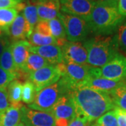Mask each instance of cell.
<instances>
[{
	"label": "cell",
	"instance_id": "1",
	"mask_svg": "<svg viewBox=\"0 0 126 126\" xmlns=\"http://www.w3.org/2000/svg\"><path fill=\"white\" fill-rule=\"evenodd\" d=\"M71 94L75 104L77 116L84 118L89 123L116 108L109 93L88 86H79L72 90Z\"/></svg>",
	"mask_w": 126,
	"mask_h": 126
},
{
	"label": "cell",
	"instance_id": "2",
	"mask_svg": "<svg viewBox=\"0 0 126 126\" xmlns=\"http://www.w3.org/2000/svg\"><path fill=\"white\" fill-rule=\"evenodd\" d=\"M126 19L119 14L117 6L96 2L88 23L95 36H110L116 33Z\"/></svg>",
	"mask_w": 126,
	"mask_h": 126
},
{
	"label": "cell",
	"instance_id": "3",
	"mask_svg": "<svg viewBox=\"0 0 126 126\" xmlns=\"http://www.w3.org/2000/svg\"><path fill=\"white\" fill-rule=\"evenodd\" d=\"M83 44L88 52L87 64L91 67H102L119 53L114 34L94 36L86 39Z\"/></svg>",
	"mask_w": 126,
	"mask_h": 126
},
{
	"label": "cell",
	"instance_id": "4",
	"mask_svg": "<svg viewBox=\"0 0 126 126\" xmlns=\"http://www.w3.org/2000/svg\"><path fill=\"white\" fill-rule=\"evenodd\" d=\"M68 93L70 91L59 80L57 83L37 92L33 102L27 107L36 111L50 113L59 99Z\"/></svg>",
	"mask_w": 126,
	"mask_h": 126
},
{
	"label": "cell",
	"instance_id": "5",
	"mask_svg": "<svg viewBox=\"0 0 126 126\" xmlns=\"http://www.w3.org/2000/svg\"><path fill=\"white\" fill-rule=\"evenodd\" d=\"M61 73L60 81L70 92L82 86L89 75L90 66L63 62L57 64Z\"/></svg>",
	"mask_w": 126,
	"mask_h": 126
},
{
	"label": "cell",
	"instance_id": "6",
	"mask_svg": "<svg viewBox=\"0 0 126 126\" xmlns=\"http://www.w3.org/2000/svg\"><path fill=\"white\" fill-rule=\"evenodd\" d=\"M58 18L61 20L69 41L81 42L87 39L90 31L88 22L83 18L70 14L59 12Z\"/></svg>",
	"mask_w": 126,
	"mask_h": 126
},
{
	"label": "cell",
	"instance_id": "7",
	"mask_svg": "<svg viewBox=\"0 0 126 126\" xmlns=\"http://www.w3.org/2000/svg\"><path fill=\"white\" fill-rule=\"evenodd\" d=\"M89 74L111 81H123L126 79V57L119 53L102 67H90Z\"/></svg>",
	"mask_w": 126,
	"mask_h": 126
},
{
	"label": "cell",
	"instance_id": "8",
	"mask_svg": "<svg viewBox=\"0 0 126 126\" xmlns=\"http://www.w3.org/2000/svg\"><path fill=\"white\" fill-rule=\"evenodd\" d=\"M50 113L53 116L55 126H68L77 117L76 107L71 92L63 95L53 107Z\"/></svg>",
	"mask_w": 126,
	"mask_h": 126
},
{
	"label": "cell",
	"instance_id": "9",
	"mask_svg": "<svg viewBox=\"0 0 126 126\" xmlns=\"http://www.w3.org/2000/svg\"><path fill=\"white\" fill-rule=\"evenodd\" d=\"M61 73L57 65L49 64L29 74V79L35 87L36 93L48 86L57 83Z\"/></svg>",
	"mask_w": 126,
	"mask_h": 126
},
{
	"label": "cell",
	"instance_id": "10",
	"mask_svg": "<svg viewBox=\"0 0 126 126\" xmlns=\"http://www.w3.org/2000/svg\"><path fill=\"white\" fill-rule=\"evenodd\" d=\"M96 2L95 0H60V11L78 16L88 22Z\"/></svg>",
	"mask_w": 126,
	"mask_h": 126
},
{
	"label": "cell",
	"instance_id": "11",
	"mask_svg": "<svg viewBox=\"0 0 126 126\" xmlns=\"http://www.w3.org/2000/svg\"><path fill=\"white\" fill-rule=\"evenodd\" d=\"M21 123L25 126H55L51 113L36 111L25 106L21 108Z\"/></svg>",
	"mask_w": 126,
	"mask_h": 126
},
{
	"label": "cell",
	"instance_id": "12",
	"mask_svg": "<svg viewBox=\"0 0 126 126\" xmlns=\"http://www.w3.org/2000/svg\"><path fill=\"white\" fill-rule=\"evenodd\" d=\"M61 48L63 51V62L81 65L88 64V52L81 42L67 41Z\"/></svg>",
	"mask_w": 126,
	"mask_h": 126
},
{
	"label": "cell",
	"instance_id": "13",
	"mask_svg": "<svg viewBox=\"0 0 126 126\" xmlns=\"http://www.w3.org/2000/svg\"><path fill=\"white\" fill-rule=\"evenodd\" d=\"M33 31L23 14H20L7 30V34L9 39L14 42L26 40Z\"/></svg>",
	"mask_w": 126,
	"mask_h": 126
},
{
	"label": "cell",
	"instance_id": "14",
	"mask_svg": "<svg viewBox=\"0 0 126 126\" xmlns=\"http://www.w3.org/2000/svg\"><path fill=\"white\" fill-rule=\"evenodd\" d=\"M30 52L39 55L52 65H57L63 62V51L58 45H48L44 46H31Z\"/></svg>",
	"mask_w": 126,
	"mask_h": 126
},
{
	"label": "cell",
	"instance_id": "15",
	"mask_svg": "<svg viewBox=\"0 0 126 126\" xmlns=\"http://www.w3.org/2000/svg\"><path fill=\"white\" fill-rule=\"evenodd\" d=\"M31 47L28 41H18L11 44V50L14 63L18 70L22 71L30 54Z\"/></svg>",
	"mask_w": 126,
	"mask_h": 126
},
{
	"label": "cell",
	"instance_id": "16",
	"mask_svg": "<svg viewBox=\"0 0 126 126\" xmlns=\"http://www.w3.org/2000/svg\"><path fill=\"white\" fill-rule=\"evenodd\" d=\"M123 83V81H111L102 77H96L89 74L88 77L87 78V79L82 86H88L94 90L110 93L113 90L117 88L118 86L121 85Z\"/></svg>",
	"mask_w": 126,
	"mask_h": 126
},
{
	"label": "cell",
	"instance_id": "17",
	"mask_svg": "<svg viewBox=\"0 0 126 126\" xmlns=\"http://www.w3.org/2000/svg\"><path fill=\"white\" fill-rule=\"evenodd\" d=\"M37 13L40 20H50L58 17L60 11V4L58 1L46 0L37 3Z\"/></svg>",
	"mask_w": 126,
	"mask_h": 126
},
{
	"label": "cell",
	"instance_id": "18",
	"mask_svg": "<svg viewBox=\"0 0 126 126\" xmlns=\"http://www.w3.org/2000/svg\"><path fill=\"white\" fill-rule=\"evenodd\" d=\"M23 105H10L0 111V126H17L21 122V108Z\"/></svg>",
	"mask_w": 126,
	"mask_h": 126
},
{
	"label": "cell",
	"instance_id": "19",
	"mask_svg": "<svg viewBox=\"0 0 126 126\" xmlns=\"http://www.w3.org/2000/svg\"><path fill=\"white\" fill-rule=\"evenodd\" d=\"M0 66L6 72L14 76L16 79H20L24 74V72L18 70L16 67L11 53V45L7 46L0 55Z\"/></svg>",
	"mask_w": 126,
	"mask_h": 126
},
{
	"label": "cell",
	"instance_id": "20",
	"mask_svg": "<svg viewBox=\"0 0 126 126\" xmlns=\"http://www.w3.org/2000/svg\"><path fill=\"white\" fill-rule=\"evenodd\" d=\"M49 64V63L41 56L30 52L28 58L24 65V67L22 69V72H25L27 74H30L32 72H36Z\"/></svg>",
	"mask_w": 126,
	"mask_h": 126
},
{
	"label": "cell",
	"instance_id": "21",
	"mask_svg": "<svg viewBox=\"0 0 126 126\" xmlns=\"http://www.w3.org/2000/svg\"><path fill=\"white\" fill-rule=\"evenodd\" d=\"M22 90L23 83L19 80L14 79V81H12L9 83L7 88V94L10 105H23V104L20 102L22 100Z\"/></svg>",
	"mask_w": 126,
	"mask_h": 126
},
{
	"label": "cell",
	"instance_id": "22",
	"mask_svg": "<svg viewBox=\"0 0 126 126\" xmlns=\"http://www.w3.org/2000/svg\"><path fill=\"white\" fill-rule=\"evenodd\" d=\"M51 36H53L57 40V44L60 47H62L67 41L66 33L63 23L59 18H54L48 20Z\"/></svg>",
	"mask_w": 126,
	"mask_h": 126
},
{
	"label": "cell",
	"instance_id": "23",
	"mask_svg": "<svg viewBox=\"0 0 126 126\" xmlns=\"http://www.w3.org/2000/svg\"><path fill=\"white\" fill-rule=\"evenodd\" d=\"M109 94L116 107L126 111V84L124 81Z\"/></svg>",
	"mask_w": 126,
	"mask_h": 126
},
{
	"label": "cell",
	"instance_id": "24",
	"mask_svg": "<svg viewBox=\"0 0 126 126\" xmlns=\"http://www.w3.org/2000/svg\"><path fill=\"white\" fill-rule=\"evenodd\" d=\"M28 42L31 46H44L48 45H58L57 40L52 36H44L35 31L32 32L28 37Z\"/></svg>",
	"mask_w": 126,
	"mask_h": 126
},
{
	"label": "cell",
	"instance_id": "25",
	"mask_svg": "<svg viewBox=\"0 0 126 126\" xmlns=\"http://www.w3.org/2000/svg\"><path fill=\"white\" fill-rule=\"evenodd\" d=\"M18 15V11L15 8L0 9V27L7 32V30Z\"/></svg>",
	"mask_w": 126,
	"mask_h": 126
},
{
	"label": "cell",
	"instance_id": "26",
	"mask_svg": "<svg viewBox=\"0 0 126 126\" xmlns=\"http://www.w3.org/2000/svg\"><path fill=\"white\" fill-rule=\"evenodd\" d=\"M23 17L27 20L30 26L34 30L36 24L40 21L38 13H37V8L36 6L34 4L25 5V8L21 11Z\"/></svg>",
	"mask_w": 126,
	"mask_h": 126
},
{
	"label": "cell",
	"instance_id": "27",
	"mask_svg": "<svg viewBox=\"0 0 126 126\" xmlns=\"http://www.w3.org/2000/svg\"><path fill=\"white\" fill-rule=\"evenodd\" d=\"M114 36L117 42L118 50L126 55V19L118 27Z\"/></svg>",
	"mask_w": 126,
	"mask_h": 126
},
{
	"label": "cell",
	"instance_id": "28",
	"mask_svg": "<svg viewBox=\"0 0 126 126\" xmlns=\"http://www.w3.org/2000/svg\"><path fill=\"white\" fill-rule=\"evenodd\" d=\"M36 94L35 87L30 81H27L23 84L22 90V101L27 104L33 102Z\"/></svg>",
	"mask_w": 126,
	"mask_h": 126
},
{
	"label": "cell",
	"instance_id": "29",
	"mask_svg": "<svg viewBox=\"0 0 126 126\" xmlns=\"http://www.w3.org/2000/svg\"><path fill=\"white\" fill-rule=\"evenodd\" d=\"M94 124L97 126H118L114 109L105 113L96 120Z\"/></svg>",
	"mask_w": 126,
	"mask_h": 126
},
{
	"label": "cell",
	"instance_id": "30",
	"mask_svg": "<svg viewBox=\"0 0 126 126\" xmlns=\"http://www.w3.org/2000/svg\"><path fill=\"white\" fill-rule=\"evenodd\" d=\"M14 79H16V77L0 66V90L7 92L9 83Z\"/></svg>",
	"mask_w": 126,
	"mask_h": 126
},
{
	"label": "cell",
	"instance_id": "31",
	"mask_svg": "<svg viewBox=\"0 0 126 126\" xmlns=\"http://www.w3.org/2000/svg\"><path fill=\"white\" fill-rule=\"evenodd\" d=\"M34 31L44 36H51L49 24L47 20H40L36 24Z\"/></svg>",
	"mask_w": 126,
	"mask_h": 126
},
{
	"label": "cell",
	"instance_id": "32",
	"mask_svg": "<svg viewBox=\"0 0 126 126\" xmlns=\"http://www.w3.org/2000/svg\"><path fill=\"white\" fill-rule=\"evenodd\" d=\"M24 0H0V9L16 8Z\"/></svg>",
	"mask_w": 126,
	"mask_h": 126
},
{
	"label": "cell",
	"instance_id": "33",
	"mask_svg": "<svg viewBox=\"0 0 126 126\" xmlns=\"http://www.w3.org/2000/svg\"><path fill=\"white\" fill-rule=\"evenodd\" d=\"M114 111L117 117L118 126H126V111L119 108H115Z\"/></svg>",
	"mask_w": 126,
	"mask_h": 126
},
{
	"label": "cell",
	"instance_id": "34",
	"mask_svg": "<svg viewBox=\"0 0 126 126\" xmlns=\"http://www.w3.org/2000/svg\"><path fill=\"white\" fill-rule=\"evenodd\" d=\"M10 106L7 92L0 90V111H2Z\"/></svg>",
	"mask_w": 126,
	"mask_h": 126
},
{
	"label": "cell",
	"instance_id": "35",
	"mask_svg": "<svg viewBox=\"0 0 126 126\" xmlns=\"http://www.w3.org/2000/svg\"><path fill=\"white\" fill-rule=\"evenodd\" d=\"M90 123L84 118L77 116L72 121L68 126H90Z\"/></svg>",
	"mask_w": 126,
	"mask_h": 126
},
{
	"label": "cell",
	"instance_id": "36",
	"mask_svg": "<svg viewBox=\"0 0 126 126\" xmlns=\"http://www.w3.org/2000/svg\"><path fill=\"white\" fill-rule=\"evenodd\" d=\"M11 45V42L9 36H5L0 38V55L4 52L5 48Z\"/></svg>",
	"mask_w": 126,
	"mask_h": 126
},
{
	"label": "cell",
	"instance_id": "37",
	"mask_svg": "<svg viewBox=\"0 0 126 126\" xmlns=\"http://www.w3.org/2000/svg\"><path fill=\"white\" fill-rule=\"evenodd\" d=\"M117 8L119 14L126 17V0H118Z\"/></svg>",
	"mask_w": 126,
	"mask_h": 126
},
{
	"label": "cell",
	"instance_id": "38",
	"mask_svg": "<svg viewBox=\"0 0 126 126\" xmlns=\"http://www.w3.org/2000/svg\"><path fill=\"white\" fill-rule=\"evenodd\" d=\"M118 1V0H97L96 1L97 3L102 4L113 6H117Z\"/></svg>",
	"mask_w": 126,
	"mask_h": 126
},
{
	"label": "cell",
	"instance_id": "39",
	"mask_svg": "<svg viewBox=\"0 0 126 126\" xmlns=\"http://www.w3.org/2000/svg\"><path fill=\"white\" fill-rule=\"evenodd\" d=\"M5 36H8L7 32H6V31H5L4 30H3L2 28L0 27V38Z\"/></svg>",
	"mask_w": 126,
	"mask_h": 126
},
{
	"label": "cell",
	"instance_id": "40",
	"mask_svg": "<svg viewBox=\"0 0 126 126\" xmlns=\"http://www.w3.org/2000/svg\"><path fill=\"white\" fill-rule=\"evenodd\" d=\"M39 0H31L32 2V3H34V4H35V3L37 4V3L39 2Z\"/></svg>",
	"mask_w": 126,
	"mask_h": 126
},
{
	"label": "cell",
	"instance_id": "41",
	"mask_svg": "<svg viewBox=\"0 0 126 126\" xmlns=\"http://www.w3.org/2000/svg\"><path fill=\"white\" fill-rule=\"evenodd\" d=\"M17 126H25V125L23 124V123H21V122H20V123H19V124H18Z\"/></svg>",
	"mask_w": 126,
	"mask_h": 126
},
{
	"label": "cell",
	"instance_id": "42",
	"mask_svg": "<svg viewBox=\"0 0 126 126\" xmlns=\"http://www.w3.org/2000/svg\"><path fill=\"white\" fill-rule=\"evenodd\" d=\"M46 1V0H39V2H41V1ZM53 1H60V0H53ZM38 2V3H39Z\"/></svg>",
	"mask_w": 126,
	"mask_h": 126
},
{
	"label": "cell",
	"instance_id": "43",
	"mask_svg": "<svg viewBox=\"0 0 126 126\" xmlns=\"http://www.w3.org/2000/svg\"><path fill=\"white\" fill-rule=\"evenodd\" d=\"M123 81H124V83H125L126 84V79H125L123 80Z\"/></svg>",
	"mask_w": 126,
	"mask_h": 126
},
{
	"label": "cell",
	"instance_id": "44",
	"mask_svg": "<svg viewBox=\"0 0 126 126\" xmlns=\"http://www.w3.org/2000/svg\"><path fill=\"white\" fill-rule=\"evenodd\" d=\"M90 126H97L95 124H93V125H90Z\"/></svg>",
	"mask_w": 126,
	"mask_h": 126
},
{
	"label": "cell",
	"instance_id": "45",
	"mask_svg": "<svg viewBox=\"0 0 126 126\" xmlns=\"http://www.w3.org/2000/svg\"><path fill=\"white\" fill-rule=\"evenodd\" d=\"M24 1H25V0H24ZM26 1H29V0H26Z\"/></svg>",
	"mask_w": 126,
	"mask_h": 126
}]
</instances>
